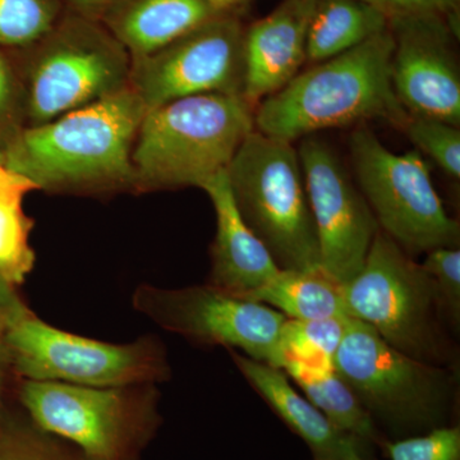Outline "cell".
Returning <instances> with one entry per match:
<instances>
[{"instance_id": "cell-36", "label": "cell", "mask_w": 460, "mask_h": 460, "mask_svg": "<svg viewBox=\"0 0 460 460\" xmlns=\"http://www.w3.org/2000/svg\"><path fill=\"white\" fill-rule=\"evenodd\" d=\"M356 460H365V459L361 458V459H356Z\"/></svg>"}, {"instance_id": "cell-23", "label": "cell", "mask_w": 460, "mask_h": 460, "mask_svg": "<svg viewBox=\"0 0 460 460\" xmlns=\"http://www.w3.org/2000/svg\"><path fill=\"white\" fill-rule=\"evenodd\" d=\"M348 320L349 316L288 319L281 334V365L286 359H295L305 365H334L332 362L344 337Z\"/></svg>"}, {"instance_id": "cell-19", "label": "cell", "mask_w": 460, "mask_h": 460, "mask_svg": "<svg viewBox=\"0 0 460 460\" xmlns=\"http://www.w3.org/2000/svg\"><path fill=\"white\" fill-rule=\"evenodd\" d=\"M389 29V18L359 0H316L307 30V62L341 56Z\"/></svg>"}, {"instance_id": "cell-29", "label": "cell", "mask_w": 460, "mask_h": 460, "mask_svg": "<svg viewBox=\"0 0 460 460\" xmlns=\"http://www.w3.org/2000/svg\"><path fill=\"white\" fill-rule=\"evenodd\" d=\"M387 18L416 16V14H441L452 16L458 13L459 0H359Z\"/></svg>"}, {"instance_id": "cell-2", "label": "cell", "mask_w": 460, "mask_h": 460, "mask_svg": "<svg viewBox=\"0 0 460 460\" xmlns=\"http://www.w3.org/2000/svg\"><path fill=\"white\" fill-rule=\"evenodd\" d=\"M393 51L394 40L387 29L299 72L287 86L256 105V131L293 144L321 129L370 119L404 128L410 114L393 87Z\"/></svg>"}, {"instance_id": "cell-6", "label": "cell", "mask_w": 460, "mask_h": 460, "mask_svg": "<svg viewBox=\"0 0 460 460\" xmlns=\"http://www.w3.org/2000/svg\"><path fill=\"white\" fill-rule=\"evenodd\" d=\"M12 371L22 380L84 386L156 385L169 377L164 347L154 338L113 344L50 325L23 305L4 332Z\"/></svg>"}, {"instance_id": "cell-25", "label": "cell", "mask_w": 460, "mask_h": 460, "mask_svg": "<svg viewBox=\"0 0 460 460\" xmlns=\"http://www.w3.org/2000/svg\"><path fill=\"white\" fill-rule=\"evenodd\" d=\"M405 133L419 153L426 154L447 175L460 178V131L454 124L434 118L410 115Z\"/></svg>"}, {"instance_id": "cell-32", "label": "cell", "mask_w": 460, "mask_h": 460, "mask_svg": "<svg viewBox=\"0 0 460 460\" xmlns=\"http://www.w3.org/2000/svg\"><path fill=\"white\" fill-rule=\"evenodd\" d=\"M62 2L66 11L72 13L102 21V18L120 0H62Z\"/></svg>"}, {"instance_id": "cell-20", "label": "cell", "mask_w": 460, "mask_h": 460, "mask_svg": "<svg viewBox=\"0 0 460 460\" xmlns=\"http://www.w3.org/2000/svg\"><path fill=\"white\" fill-rule=\"evenodd\" d=\"M344 286L319 270H281L274 279L247 299L279 311L290 320H317L348 316Z\"/></svg>"}, {"instance_id": "cell-8", "label": "cell", "mask_w": 460, "mask_h": 460, "mask_svg": "<svg viewBox=\"0 0 460 460\" xmlns=\"http://www.w3.org/2000/svg\"><path fill=\"white\" fill-rule=\"evenodd\" d=\"M347 314L371 326L402 353L429 362L441 353L434 281L378 229L361 271L345 284Z\"/></svg>"}, {"instance_id": "cell-11", "label": "cell", "mask_w": 460, "mask_h": 460, "mask_svg": "<svg viewBox=\"0 0 460 460\" xmlns=\"http://www.w3.org/2000/svg\"><path fill=\"white\" fill-rule=\"evenodd\" d=\"M18 395L42 431L71 441L93 460H118L141 414L156 402V387L22 380Z\"/></svg>"}, {"instance_id": "cell-18", "label": "cell", "mask_w": 460, "mask_h": 460, "mask_svg": "<svg viewBox=\"0 0 460 460\" xmlns=\"http://www.w3.org/2000/svg\"><path fill=\"white\" fill-rule=\"evenodd\" d=\"M217 16L206 0H120L100 22L133 60L163 49Z\"/></svg>"}, {"instance_id": "cell-1", "label": "cell", "mask_w": 460, "mask_h": 460, "mask_svg": "<svg viewBox=\"0 0 460 460\" xmlns=\"http://www.w3.org/2000/svg\"><path fill=\"white\" fill-rule=\"evenodd\" d=\"M146 111L128 87L25 127L3 148L5 163L36 190L84 196L136 192L132 151Z\"/></svg>"}, {"instance_id": "cell-30", "label": "cell", "mask_w": 460, "mask_h": 460, "mask_svg": "<svg viewBox=\"0 0 460 460\" xmlns=\"http://www.w3.org/2000/svg\"><path fill=\"white\" fill-rule=\"evenodd\" d=\"M32 190L36 189L31 181L9 169L0 148V202L23 201L27 193Z\"/></svg>"}, {"instance_id": "cell-31", "label": "cell", "mask_w": 460, "mask_h": 460, "mask_svg": "<svg viewBox=\"0 0 460 460\" xmlns=\"http://www.w3.org/2000/svg\"><path fill=\"white\" fill-rule=\"evenodd\" d=\"M0 460H62L29 441H5L0 444Z\"/></svg>"}, {"instance_id": "cell-26", "label": "cell", "mask_w": 460, "mask_h": 460, "mask_svg": "<svg viewBox=\"0 0 460 460\" xmlns=\"http://www.w3.org/2000/svg\"><path fill=\"white\" fill-rule=\"evenodd\" d=\"M390 460H460V429L438 428L386 445Z\"/></svg>"}, {"instance_id": "cell-33", "label": "cell", "mask_w": 460, "mask_h": 460, "mask_svg": "<svg viewBox=\"0 0 460 460\" xmlns=\"http://www.w3.org/2000/svg\"><path fill=\"white\" fill-rule=\"evenodd\" d=\"M22 299L18 296L16 288L9 286L0 278V334L5 332L8 323L23 307Z\"/></svg>"}, {"instance_id": "cell-28", "label": "cell", "mask_w": 460, "mask_h": 460, "mask_svg": "<svg viewBox=\"0 0 460 460\" xmlns=\"http://www.w3.org/2000/svg\"><path fill=\"white\" fill-rule=\"evenodd\" d=\"M420 268L434 281L441 305L454 319L460 311V251L456 247H438L429 251Z\"/></svg>"}, {"instance_id": "cell-5", "label": "cell", "mask_w": 460, "mask_h": 460, "mask_svg": "<svg viewBox=\"0 0 460 460\" xmlns=\"http://www.w3.org/2000/svg\"><path fill=\"white\" fill-rule=\"evenodd\" d=\"M238 213L283 270H319L304 169L292 142L253 129L226 171Z\"/></svg>"}, {"instance_id": "cell-27", "label": "cell", "mask_w": 460, "mask_h": 460, "mask_svg": "<svg viewBox=\"0 0 460 460\" xmlns=\"http://www.w3.org/2000/svg\"><path fill=\"white\" fill-rule=\"evenodd\" d=\"M26 127L22 89L17 66L7 51L0 48V148Z\"/></svg>"}, {"instance_id": "cell-13", "label": "cell", "mask_w": 460, "mask_h": 460, "mask_svg": "<svg viewBox=\"0 0 460 460\" xmlns=\"http://www.w3.org/2000/svg\"><path fill=\"white\" fill-rule=\"evenodd\" d=\"M298 155L319 241L321 269L345 286L361 271L380 226L329 145L308 136L302 138Z\"/></svg>"}, {"instance_id": "cell-9", "label": "cell", "mask_w": 460, "mask_h": 460, "mask_svg": "<svg viewBox=\"0 0 460 460\" xmlns=\"http://www.w3.org/2000/svg\"><path fill=\"white\" fill-rule=\"evenodd\" d=\"M133 305L157 325L190 341L241 349L244 356L279 367L287 317L279 311L211 286L164 289L142 286Z\"/></svg>"}, {"instance_id": "cell-14", "label": "cell", "mask_w": 460, "mask_h": 460, "mask_svg": "<svg viewBox=\"0 0 460 460\" xmlns=\"http://www.w3.org/2000/svg\"><path fill=\"white\" fill-rule=\"evenodd\" d=\"M449 17L390 18L389 31L394 40L392 83L408 114L459 127L460 75Z\"/></svg>"}, {"instance_id": "cell-35", "label": "cell", "mask_w": 460, "mask_h": 460, "mask_svg": "<svg viewBox=\"0 0 460 460\" xmlns=\"http://www.w3.org/2000/svg\"><path fill=\"white\" fill-rule=\"evenodd\" d=\"M219 14H232V11L243 4L246 0H206Z\"/></svg>"}, {"instance_id": "cell-15", "label": "cell", "mask_w": 460, "mask_h": 460, "mask_svg": "<svg viewBox=\"0 0 460 460\" xmlns=\"http://www.w3.org/2000/svg\"><path fill=\"white\" fill-rule=\"evenodd\" d=\"M316 0H283L268 16L244 29L243 98L256 108L287 86L307 62L308 23Z\"/></svg>"}, {"instance_id": "cell-24", "label": "cell", "mask_w": 460, "mask_h": 460, "mask_svg": "<svg viewBox=\"0 0 460 460\" xmlns=\"http://www.w3.org/2000/svg\"><path fill=\"white\" fill-rule=\"evenodd\" d=\"M23 201L0 202V278L18 287L35 265L30 244L33 222L23 210Z\"/></svg>"}, {"instance_id": "cell-17", "label": "cell", "mask_w": 460, "mask_h": 460, "mask_svg": "<svg viewBox=\"0 0 460 460\" xmlns=\"http://www.w3.org/2000/svg\"><path fill=\"white\" fill-rule=\"evenodd\" d=\"M251 386L270 405L271 410L310 447L320 460H356L363 458V444L358 438L339 429L305 395L290 384L286 372L265 362L256 361L237 350L229 349Z\"/></svg>"}, {"instance_id": "cell-22", "label": "cell", "mask_w": 460, "mask_h": 460, "mask_svg": "<svg viewBox=\"0 0 460 460\" xmlns=\"http://www.w3.org/2000/svg\"><path fill=\"white\" fill-rule=\"evenodd\" d=\"M66 12L62 0H0V48L14 53L29 49Z\"/></svg>"}, {"instance_id": "cell-3", "label": "cell", "mask_w": 460, "mask_h": 460, "mask_svg": "<svg viewBox=\"0 0 460 460\" xmlns=\"http://www.w3.org/2000/svg\"><path fill=\"white\" fill-rule=\"evenodd\" d=\"M255 108L238 95L205 93L147 109L132 151L137 193L199 187L226 171L255 129Z\"/></svg>"}, {"instance_id": "cell-21", "label": "cell", "mask_w": 460, "mask_h": 460, "mask_svg": "<svg viewBox=\"0 0 460 460\" xmlns=\"http://www.w3.org/2000/svg\"><path fill=\"white\" fill-rule=\"evenodd\" d=\"M281 370L339 429L362 443L376 441V429L370 411L363 407L353 390L335 371L334 365H305L286 359Z\"/></svg>"}, {"instance_id": "cell-10", "label": "cell", "mask_w": 460, "mask_h": 460, "mask_svg": "<svg viewBox=\"0 0 460 460\" xmlns=\"http://www.w3.org/2000/svg\"><path fill=\"white\" fill-rule=\"evenodd\" d=\"M332 363L363 407L394 423L432 422L447 395L443 370L396 349L352 317Z\"/></svg>"}, {"instance_id": "cell-16", "label": "cell", "mask_w": 460, "mask_h": 460, "mask_svg": "<svg viewBox=\"0 0 460 460\" xmlns=\"http://www.w3.org/2000/svg\"><path fill=\"white\" fill-rule=\"evenodd\" d=\"M201 190L208 193L217 215L208 286L247 299L274 279L281 269L239 215L226 171L211 178Z\"/></svg>"}, {"instance_id": "cell-34", "label": "cell", "mask_w": 460, "mask_h": 460, "mask_svg": "<svg viewBox=\"0 0 460 460\" xmlns=\"http://www.w3.org/2000/svg\"><path fill=\"white\" fill-rule=\"evenodd\" d=\"M8 370H12L11 362L7 352V347L4 343V332L0 334V404H2L3 390H4L5 375Z\"/></svg>"}, {"instance_id": "cell-4", "label": "cell", "mask_w": 460, "mask_h": 460, "mask_svg": "<svg viewBox=\"0 0 460 460\" xmlns=\"http://www.w3.org/2000/svg\"><path fill=\"white\" fill-rule=\"evenodd\" d=\"M17 54L26 127L107 99L131 83L128 51L100 21L72 12Z\"/></svg>"}, {"instance_id": "cell-7", "label": "cell", "mask_w": 460, "mask_h": 460, "mask_svg": "<svg viewBox=\"0 0 460 460\" xmlns=\"http://www.w3.org/2000/svg\"><path fill=\"white\" fill-rule=\"evenodd\" d=\"M359 190L383 232L411 253L459 243V224L445 210L419 151L396 154L368 127L350 136Z\"/></svg>"}, {"instance_id": "cell-12", "label": "cell", "mask_w": 460, "mask_h": 460, "mask_svg": "<svg viewBox=\"0 0 460 460\" xmlns=\"http://www.w3.org/2000/svg\"><path fill=\"white\" fill-rule=\"evenodd\" d=\"M243 36L233 14L211 18L163 49L133 59L129 87L146 109L205 93L243 98Z\"/></svg>"}]
</instances>
